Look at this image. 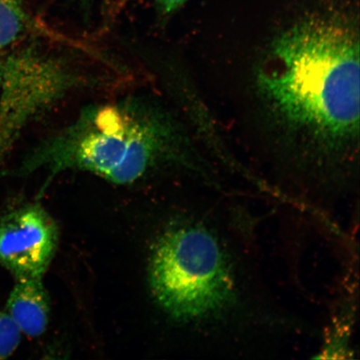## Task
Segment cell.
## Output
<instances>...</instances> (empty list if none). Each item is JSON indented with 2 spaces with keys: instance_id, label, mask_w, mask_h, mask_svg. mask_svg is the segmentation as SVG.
<instances>
[{
  "instance_id": "obj_1",
  "label": "cell",
  "mask_w": 360,
  "mask_h": 360,
  "mask_svg": "<svg viewBox=\"0 0 360 360\" xmlns=\"http://www.w3.org/2000/svg\"><path fill=\"white\" fill-rule=\"evenodd\" d=\"M261 96L287 127L327 150L359 133V41L340 15L304 18L274 40L256 78Z\"/></svg>"
},
{
  "instance_id": "obj_2",
  "label": "cell",
  "mask_w": 360,
  "mask_h": 360,
  "mask_svg": "<svg viewBox=\"0 0 360 360\" xmlns=\"http://www.w3.org/2000/svg\"><path fill=\"white\" fill-rule=\"evenodd\" d=\"M193 160L176 117L154 96L138 94L84 107L37 143L18 174L44 171L48 183L65 171H79L124 186L166 168L195 167Z\"/></svg>"
},
{
  "instance_id": "obj_3",
  "label": "cell",
  "mask_w": 360,
  "mask_h": 360,
  "mask_svg": "<svg viewBox=\"0 0 360 360\" xmlns=\"http://www.w3.org/2000/svg\"><path fill=\"white\" fill-rule=\"evenodd\" d=\"M150 285L174 321L219 323L240 303L236 268L217 231L202 222L172 227L156 242Z\"/></svg>"
},
{
  "instance_id": "obj_4",
  "label": "cell",
  "mask_w": 360,
  "mask_h": 360,
  "mask_svg": "<svg viewBox=\"0 0 360 360\" xmlns=\"http://www.w3.org/2000/svg\"><path fill=\"white\" fill-rule=\"evenodd\" d=\"M58 245L57 224L39 205L20 207L0 220V265L15 280L42 278Z\"/></svg>"
},
{
  "instance_id": "obj_5",
  "label": "cell",
  "mask_w": 360,
  "mask_h": 360,
  "mask_svg": "<svg viewBox=\"0 0 360 360\" xmlns=\"http://www.w3.org/2000/svg\"><path fill=\"white\" fill-rule=\"evenodd\" d=\"M6 311L19 326L22 334L36 338L46 330L51 303L42 278L16 280L8 296Z\"/></svg>"
},
{
  "instance_id": "obj_6",
  "label": "cell",
  "mask_w": 360,
  "mask_h": 360,
  "mask_svg": "<svg viewBox=\"0 0 360 360\" xmlns=\"http://www.w3.org/2000/svg\"><path fill=\"white\" fill-rule=\"evenodd\" d=\"M28 37L72 44L75 39L57 33L31 15L22 0H0V52Z\"/></svg>"
},
{
  "instance_id": "obj_7",
  "label": "cell",
  "mask_w": 360,
  "mask_h": 360,
  "mask_svg": "<svg viewBox=\"0 0 360 360\" xmlns=\"http://www.w3.org/2000/svg\"><path fill=\"white\" fill-rule=\"evenodd\" d=\"M22 332L6 310L0 311V359H6L19 347Z\"/></svg>"
},
{
  "instance_id": "obj_8",
  "label": "cell",
  "mask_w": 360,
  "mask_h": 360,
  "mask_svg": "<svg viewBox=\"0 0 360 360\" xmlns=\"http://www.w3.org/2000/svg\"><path fill=\"white\" fill-rule=\"evenodd\" d=\"M158 13L162 18H167L176 13L188 0H155Z\"/></svg>"
},
{
  "instance_id": "obj_9",
  "label": "cell",
  "mask_w": 360,
  "mask_h": 360,
  "mask_svg": "<svg viewBox=\"0 0 360 360\" xmlns=\"http://www.w3.org/2000/svg\"><path fill=\"white\" fill-rule=\"evenodd\" d=\"M81 7L85 12H87L90 8H91L94 0H79Z\"/></svg>"
}]
</instances>
